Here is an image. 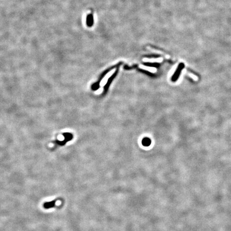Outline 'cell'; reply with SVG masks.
<instances>
[{"mask_svg": "<svg viewBox=\"0 0 231 231\" xmlns=\"http://www.w3.org/2000/svg\"><path fill=\"white\" fill-rule=\"evenodd\" d=\"M183 67H184V65H183V64H182V63L180 64L179 66L178 67L177 69V70L175 71V73H174V74H173V76H172V82H175L178 79L180 75V74H181V71L183 70Z\"/></svg>", "mask_w": 231, "mask_h": 231, "instance_id": "cell-1", "label": "cell"}, {"mask_svg": "<svg viewBox=\"0 0 231 231\" xmlns=\"http://www.w3.org/2000/svg\"><path fill=\"white\" fill-rule=\"evenodd\" d=\"M115 71V70H112L110 72H109L107 74H106V76L104 77V78L102 80L101 82H100V86L101 87H103L108 82V79H109L110 77L114 74V72Z\"/></svg>", "mask_w": 231, "mask_h": 231, "instance_id": "cell-3", "label": "cell"}, {"mask_svg": "<svg viewBox=\"0 0 231 231\" xmlns=\"http://www.w3.org/2000/svg\"><path fill=\"white\" fill-rule=\"evenodd\" d=\"M140 68L152 72H155L156 71L155 68H152V67H148V66H140Z\"/></svg>", "mask_w": 231, "mask_h": 231, "instance_id": "cell-4", "label": "cell"}, {"mask_svg": "<svg viewBox=\"0 0 231 231\" xmlns=\"http://www.w3.org/2000/svg\"><path fill=\"white\" fill-rule=\"evenodd\" d=\"M57 202V200H54L52 201L44 203L43 206H44V209H49L53 208L56 207Z\"/></svg>", "mask_w": 231, "mask_h": 231, "instance_id": "cell-2", "label": "cell"}, {"mask_svg": "<svg viewBox=\"0 0 231 231\" xmlns=\"http://www.w3.org/2000/svg\"><path fill=\"white\" fill-rule=\"evenodd\" d=\"M102 90H103V88H100L99 90H98L96 92H95L96 94H100V93H101L102 92Z\"/></svg>", "mask_w": 231, "mask_h": 231, "instance_id": "cell-5", "label": "cell"}]
</instances>
